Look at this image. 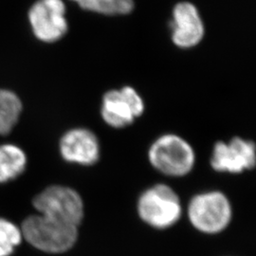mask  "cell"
Instances as JSON below:
<instances>
[{
	"instance_id": "1",
	"label": "cell",
	"mask_w": 256,
	"mask_h": 256,
	"mask_svg": "<svg viewBox=\"0 0 256 256\" xmlns=\"http://www.w3.org/2000/svg\"><path fill=\"white\" fill-rule=\"evenodd\" d=\"M79 227L52 220L42 214L30 216L24 220L22 238L32 247L46 254H64L75 246Z\"/></svg>"
},
{
	"instance_id": "2",
	"label": "cell",
	"mask_w": 256,
	"mask_h": 256,
	"mask_svg": "<svg viewBox=\"0 0 256 256\" xmlns=\"http://www.w3.org/2000/svg\"><path fill=\"white\" fill-rule=\"evenodd\" d=\"M138 218L156 230L176 225L182 216L180 196L166 184H156L142 192L137 202Z\"/></svg>"
},
{
	"instance_id": "3",
	"label": "cell",
	"mask_w": 256,
	"mask_h": 256,
	"mask_svg": "<svg viewBox=\"0 0 256 256\" xmlns=\"http://www.w3.org/2000/svg\"><path fill=\"white\" fill-rule=\"evenodd\" d=\"M150 164L162 174L180 178L189 174L196 164V152L185 138L164 134L155 140L148 150Z\"/></svg>"
},
{
	"instance_id": "4",
	"label": "cell",
	"mask_w": 256,
	"mask_h": 256,
	"mask_svg": "<svg viewBox=\"0 0 256 256\" xmlns=\"http://www.w3.org/2000/svg\"><path fill=\"white\" fill-rule=\"evenodd\" d=\"M188 218L192 227L205 234H218L228 228L232 207L228 196L220 191L196 194L189 202Z\"/></svg>"
},
{
	"instance_id": "5",
	"label": "cell",
	"mask_w": 256,
	"mask_h": 256,
	"mask_svg": "<svg viewBox=\"0 0 256 256\" xmlns=\"http://www.w3.org/2000/svg\"><path fill=\"white\" fill-rule=\"evenodd\" d=\"M34 206L39 214L79 227L84 216L80 194L70 187L54 185L37 194Z\"/></svg>"
},
{
	"instance_id": "6",
	"label": "cell",
	"mask_w": 256,
	"mask_h": 256,
	"mask_svg": "<svg viewBox=\"0 0 256 256\" xmlns=\"http://www.w3.org/2000/svg\"><path fill=\"white\" fill-rule=\"evenodd\" d=\"M66 0H36L28 12L30 27L38 41L56 44L68 32Z\"/></svg>"
},
{
	"instance_id": "7",
	"label": "cell",
	"mask_w": 256,
	"mask_h": 256,
	"mask_svg": "<svg viewBox=\"0 0 256 256\" xmlns=\"http://www.w3.org/2000/svg\"><path fill=\"white\" fill-rule=\"evenodd\" d=\"M144 102L138 92L130 86H124L104 94L102 119L111 128H126L144 114Z\"/></svg>"
},
{
	"instance_id": "8",
	"label": "cell",
	"mask_w": 256,
	"mask_h": 256,
	"mask_svg": "<svg viewBox=\"0 0 256 256\" xmlns=\"http://www.w3.org/2000/svg\"><path fill=\"white\" fill-rule=\"evenodd\" d=\"M210 166L216 172L240 174L254 168L256 148L254 142L232 138L229 142H218L212 152Z\"/></svg>"
},
{
	"instance_id": "9",
	"label": "cell",
	"mask_w": 256,
	"mask_h": 256,
	"mask_svg": "<svg viewBox=\"0 0 256 256\" xmlns=\"http://www.w3.org/2000/svg\"><path fill=\"white\" fill-rule=\"evenodd\" d=\"M205 27L198 8L190 2H180L172 10L171 41L176 48L188 50L198 46Z\"/></svg>"
},
{
	"instance_id": "10",
	"label": "cell",
	"mask_w": 256,
	"mask_h": 256,
	"mask_svg": "<svg viewBox=\"0 0 256 256\" xmlns=\"http://www.w3.org/2000/svg\"><path fill=\"white\" fill-rule=\"evenodd\" d=\"M60 153L66 162L90 166L98 162L101 146L97 136L86 128H74L61 138Z\"/></svg>"
},
{
	"instance_id": "11",
	"label": "cell",
	"mask_w": 256,
	"mask_h": 256,
	"mask_svg": "<svg viewBox=\"0 0 256 256\" xmlns=\"http://www.w3.org/2000/svg\"><path fill=\"white\" fill-rule=\"evenodd\" d=\"M27 158L22 149L12 144L0 146V183L18 178L25 170Z\"/></svg>"
},
{
	"instance_id": "12",
	"label": "cell",
	"mask_w": 256,
	"mask_h": 256,
	"mask_svg": "<svg viewBox=\"0 0 256 256\" xmlns=\"http://www.w3.org/2000/svg\"><path fill=\"white\" fill-rule=\"evenodd\" d=\"M80 9L106 16H118L130 14L134 9L133 0H66Z\"/></svg>"
},
{
	"instance_id": "13",
	"label": "cell",
	"mask_w": 256,
	"mask_h": 256,
	"mask_svg": "<svg viewBox=\"0 0 256 256\" xmlns=\"http://www.w3.org/2000/svg\"><path fill=\"white\" fill-rule=\"evenodd\" d=\"M22 110L18 95L7 90H0V135H8L16 124Z\"/></svg>"
},
{
	"instance_id": "14",
	"label": "cell",
	"mask_w": 256,
	"mask_h": 256,
	"mask_svg": "<svg viewBox=\"0 0 256 256\" xmlns=\"http://www.w3.org/2000/svg\"><path fill=\"white\" fill-rule=\"evenodd\" d=\"M21 230L8 220L0 218V256H10L22 240Z\"/></svg>"
}]
</instances>
